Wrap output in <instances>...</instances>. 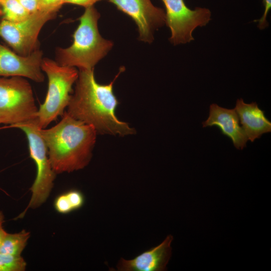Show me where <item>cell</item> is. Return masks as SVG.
Listing matches in <instances>:
<instances>
[{
  "mask_svg": "<svg viewBox=\"0 0 271 271\" xmlns=\"http://www.w3.org/2000/svg\"><path fill=\"white\" fill-rule=\"evenodd\" d=\"M123 70H120L112 82L105 85L96 82L93 69L79 70L66 112L92 126L97 132L121 136L134 133L135 130L115 114L118 102L113 92V84Z\"/></svg>",
  "mask_w": 271,
  "mask_h": 271,
  "instance_id": "1",
  "label": "cell"
},
{
  "mask_svg": "<svg viewBox=\"0 0 271 271\" xmlns=\"http://www.w3.org/2000/svg\"><path fill=\"white\" fill-rule=\"evenodd\" d=\"M54 126L41 129L56 174L72 172L87 166L97 133L92 126L73 118L66 111Z\"/></svg>",
  "mask_w": 271,
  "mask_h": 271,
  "instance_id": "2",
  "label": "cell"
},
{
  "mask_svg": "<svg viewBox=\"0 0 271 271\" xmlns=\"http://www.w3.org/2000/svg\"><path fill=\"white\" fill-rule=\"evenodd\" d=\"M100 14L93 6L85 8L79 18L80 23L73 35L72 45L57 50V63L80 70L93 69L113 46L112 41L104 39L98 29Z\"/></svg>",
  "mask_w": 271,
  "mask_h": 271,
  "instance_id": "3",
  "label": "cell"
},
{
  "mask_svg": "<svg viewBox=\"0 0 271 271\" xmlns=\"http://www.w3.org/2000/svg\"><path fill=\"white\" fill-rule=\"evenodd\" d=\"M41 69L48 77V88L44 102L38 108L37 119L40 127L45 128L63 114L79 72L75 67L63 66L48 58L43 59Z\"/></svg>",
  "mask_w": 271,
  "mask_h": 271,
  "instance_id": "4",
  "label": "cell"
},
{
  "mask_svg": "<svg viewBox=\"0 0 271 271\" xmlns=\"http://www.w3.org/2000/svg\"><path fill=\"white\" fill-rule=\"evenodd\" d=\"M9 127L22 130L28 141L30 156L34 161L37 174L34 182L30 188L31 197L25 209L17 218H22L29 209H36L49 197L54 186L56 174L51 166L48 149L41 133L37 118Z\"/></svg>",
  "mask_w": 271,
  "mask_h": 271,
  "instance_id": "5",
  "label": "cell"
},
{
  "mask_svg": "<svg viewBox=\"0 0 271 271\" xmlns=\"http://www.w3.org/2000/svg\"><path fill=\"white\" fill-rule=\"evenodd\" d=\"M32 87L25 78L0 77V124L9 126L37 118Z\"/></svg>",
  "mask_w": 271,
  "mask_h": 271,
  "instance_id": "6",
  "label": "cell"
},
{
  "mask_svg": "<svg viewBox=\"0 0 271 271\" xmlns=\"http://www.w3.org/2000/svg\"><path fill=\"white\" fill-rule=\"evenodd\" d=\"M165 7L166 24L171 31L170 42L174 45L194 40L193 33L211 20V12L206 8H189L184 0H162Z\"/></svg>",
  "mask_w": 271,
  "mask_h": 271,
  "instance_id": "7",
  "label": "cell"
},
{
  "mask_svg": "<svg viewBox=\"0 0 271 271\" xmlns=\"http://www.w3.org/2000/svg\"><path fill=\"white\" fill-rule=\"evenodd\" d=\"M55 15L37 11L18 22L3 19L0 22V37L17 54L29 55L38 48V37L41 29Z\"/></svg>",
  "mask_w": 271,
  "mask_h": 271,
  "instance_id": "8",
  "label": "cell"
},
{
  "mask_svg": "<svg viewBox=\"0 0 271 271\" xmlns=\"http://www.w3.org/2000/svg\"><path fill=\"white\" fill-rule=\"evenodd\" d=\"M129 16L138 26L139 39L151 43L154 32L166 24L164 10L155 6L151 0H106Z\"/></svg>",
  "mask_w": 271,
  "mask_h": 271,
  "instance_id": "9",
  "label": "cell"
},
{
  "mask_svg": "<svg viewBox=\"0 0 271 271\" xmlns=\"http://www.w3.org/2000/svg\"><path fill=\"white\" fill-rule=\"evenodd\" d=\"M42 52L38 48L27 56L15 53L0 43V77L20 76L42 82Z\"/></svg>",
  "mask_w": 271,
  "mask_h": 271,
  "instance_id": "10",
  "label": "cell"
},
{
  "mask_svg": "<svg viewBox=\"0 0 271 271\" xmlns=\"http://www.w3.org/2000/svg\"><path fill=\"white\" fill-rule=\"evenodd\" d=\"M173 239L168 235L158 245L126 260L121 258L116 265L119 271H163L166 269L171 255V244Z\"/></svg>",
  "mask_w": 271,
  "mask_h": 271,
  "instance_id": "11",
  "label": "cell"
},
{
  "mask_svg": "<svg viewBox=\"0 0 271 271\" xmlns=\"http://www.w3.org/2000/svg\"><path fill=\"white\" fill-rule=\"evenodd\" d=\"M203 127L216 126L221 133L228 137L235 148L242 150L246 147L248 141L245 132L239 124L237 114L234 108L228 109L211 104L209 116L202 122Z\"/></svg>",
  "mask_w": 271,
  "mask_h": 271,
  "instance_id": "12",
  "label": "cell"
},
{
  "mask_svg": "<svg viewBox=\"0 0 271 271\" xmlns=\"http://www.w3.org/2000/svg\"><path fill=\"white\" fill-rule=\"evenodd\" d=\"M234 109L248 140L253 142L263 134L271 132V122L256 102L246 103L242 98L237 99Z\"/></svg>",
  "mask_w": 271,
  "mask_h": 271,
  "instance_id": "13",
  "label": "cell"
},
{
  "mask_svg": "<svg viewBox=\"0 0 271 271\" xmlns=\"http://www.w3.org/2000/svg\"><path fill=\"white\" fill-rule=\"evenodd\" d=\"M30 237V232L25 230L15 233H7L0 248V252L21 255Z\"/></svg>",
  "mask_w": 271,
  "mask_h": 271,
  "instance_id": "14",
  "label": "cell"
},
{
  "mask_svg": "<svg viewBox=\"0 0 271 271\" xmlns=\"http://www.w3.org/2000/svg\"><path fill=\"white\" fill-rule=\"evenodd\" d=\"M3 19L18 22L27 19L30 13L17 0H0Z\"/></svg>",
  "mask_w": 271,
  "mask_h": 271,
  "instance_id": "15",
  "label": "cell"
},
{
  "mask_svg": "<svg viewBox=\"0 0 271 271\" xmlns=\"http://www.w3.org/2000/svg\"><path fill=\"white\" fill-rule=\"evenodd\" d=\"M27 262L21 255L0 252V271H24Z\"/></svg>",
  "mask_w": 271,
  "mask_h": 271,
  "instance_id": "16",
  "label": "cell"
},
{
  "mask_svg": "<svg viewBox=\"0 0 271 271\" xmlns=\"http://www.w3.org/2000/svg\"><path fill=\"white\" fill-rule=\"evenodd\" d=\"M54 206L55 210L61 214H68L74 211L71 202L66 192L55 199Z\"/></svg>",
  "mask_w": 271,
  "mask_h": 271,
  "instance_id": "17",
  "label": "cell"
},
{
  "mask_svg": "<svg viewBox=\"0 0 271 271\" xmlns=\"http://www.w3.org/2000/svg\"><path fill=\"white\" fill-rule=\"evenodd\" d=\"M65 4V0H38V11L56 14Z\"/></svg>",
  "mask_w": 271,
  "mask_h": 271,
  "instance_id": "18",
  "label": "cell"
},
{
  "mask_svg": "<svg viewBox=\"0 0 271 271\" xmlns=\"http://www.w3.org/2000/svg\"><path fill=\"white\" fill-rule=\"evenodd\" d=\"M66 193L71 202L74 211L81 208L84 205L85 197L80 191L72 189L66 192Z\"/></svg>",
  "mask_w": 271,
  "mask_h": 271,
  "instance_id": "19",
  "label": "cell"
},
{
  "mask_svg": "<svg viewBox=\"0 0 271 271\" xmlns=\"http://www.w3.org/2000/svg\"><path fill=\"white\" fill-rule=\"evenodd\" d=\"M262 3L264 7L263 15L259 19L254 21L258 22L257 27L260 30L264 29L268 26L266 18L271 8V0H262Z\"/></svg>",
  "mask_w": 271,
  "mask_h": 271,
  "instance_id": "20",
  "label": "cell"
},
{
  "mask_svg": "<svg viewBox=\"0 0 271 271\" xmlns=\"http://www.w3.org/2000/svg\"><path fill=\"white\" fill-rule=\"evenodd\" d=\"M30 14L38 11V0H17Z\"/></svg>",
  "mask_w": 271,
  "mask_h": 271,
  "instance_id": "21",
  "label": "cell"
},
{
  "mask_svg": "<svg viewBox=\"0 0 271 271\" xmlns=\"http://www.w3.org/2000/svg\"><path fill=\"white\" fill-rule=\"evenodd\" d=\"M101 0H65V4H71L85 8L93 6L94 4Z\"/></svg>",
  "mask_w": 271,
  "mask_h": 271,
  "instance_id": "22",
  "label": "cell"
},
{
  "mask_svg": "<svg viewBox=\"0 0 271 271\" xmlns=\"http://www.w3.org/2000/svg\"><path fill=\"white\" fill-rule=\"evenodd\" d=\"M3 224V222H0V248L8 233L4 229Z\"/></svg>",
  "mask_w": 271,
  "mask_h": 271,
  "instance_id": "23",
  "label": "cell"
},
{
  "mask_svg": "<svg viewBox=\"0 0 271 271\" xmlns=\"http://www.w3.org/2000/svg\"><path fill=\"white\" fill-rule=\"evenodd\" d=\"M4 215L2 211L0 210V222H4Z\"/></svg>",
  "mask_w": 271,
  "mask_h": 271,
  "instance_id": "24",
  "label": "cell"
}]
</instances>
